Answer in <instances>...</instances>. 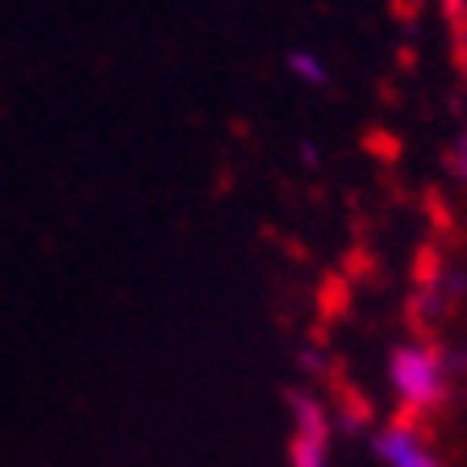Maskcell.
Returning <instances> with one entry per match:
<instances>
[{
	"label": "cell",
	"instance_id": "1",
	"mask_svg": "<svg viewBox=\"0 0 467 467\" xmlns=\"http://www.w3.org/2000/svg\"><path fill=\"white\" fill-rule=\"evenodd\" d=\"M389 376H392L397 397L405 400V409H413V413L438 409L442 397H447V363H442V355H438L434 347H421V342L400 347L397 355H392Z\"/></svg>",
	"mask_w": 467,
	"mask_h": 467
},
{
	"label": "cell",
	"instance_id": "2",
	"mask_svg": "<svg viewBox=\"0 0 467 467\" xmlns=\"http://www.w3.org/2000/svg\"><path fill=\"white\" fill-rule=\"evenodd\" d=\"M330 459V418L313 397H292V467H326Z\"/></svg>",
	"mask_w": 467,
	"mask_h": 467
},
{
	"label": "cell",
	"instance_id": "3",
	"mask_svg": "<svg viewBox=\"0 0 467 467\" xmlns=\"http://www.w3.org/2000/svg\"><path fill=\"white\" fill-rule=\"evenodd\" d=\"M376 455L384 467H438V455L413 421H392L376 438Z\"/></svg>",
	"mask_w": 467,
	"mask_h": 467
},
{
	"label": "cell",
	"instance_id": "4",
	"mask_svg": "<svg viewBox=\"0 0 467 467\" xmlns=\"http://www.w3.org/2000/svg\"><path fill=\"white\" fill-rule=\"evenodd\" d=\"M288 71L296 79H305V84H326V63H321L317 55H313V50H292L288 55Z\"/></svg>",
	"mask_w": 467,
	"mask_h": 467
},
{
	"label": "cell",
	"instance_id": "5",
	"mask_svg": "<svg viewBox=\"0 0 467 467\" xmlns=\"http://www.w3.org/2000/svg\"><path fill=\"white\" fill-rule=\"evenodd\" d=\"M455 171L467 180V134H463V142H459V155H455Z\"/></svg>",
	"mask_w": 467,
	"mask_h": 467
},
{
	"label": "cell",
	"instance_id": "6",
	"mask_svg": "<svg viewBox=\"0 0 467 467\" xmlns=\"http://www.w3.org/2000/svg\"><path fill=\"white\" fill-rule=\"evenodd\" d=\"M463 67H467V55H463Z\"/></svg>",
	"mask_w": 467,
	"mask_h": 467
}]
</instances>
